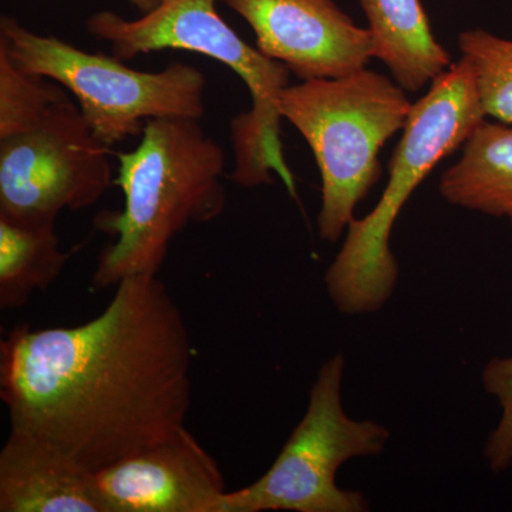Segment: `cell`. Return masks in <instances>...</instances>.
<instances>
[{
	"mask_svg": "<svg viewBox=\"0 0 512 512\" xmlns=\"http://www.w3.org/2000/svg\"><path fill=\"white\" fill-rule=\"evenodd\" d=\"M485 116L476 76L464 57L413 104L390 160L382 198L365 218L350 222L345 242L326 272V289L340 312L375 313L392 298L399 274L390 249L394 222L424 178L463 147Z\"/></svg>",
	"mask_w": 512,
	"mask_h": 512,
	"instance_id": "3",
	"label": "cell"
},
{
	"mask_svg": "<svg viewBox=\"0 0 512 512\" xmlns=\"http://www.w3.org/2000/svg\"><path fill=\"white\" fill-rule=\"evenodd\" d=\"M373 40V57L386 64L406 92L416 93L451 67L431 32L420 0H360Z\"/></svg>",
	"mask_w": 512,
	"mask_h": 512,
	"instance_id": "12",
	"label": "cell"
},
{
	"mask_svg": "<svg viewBox=\"0 0 512 512\" xmlns=\"http://www.w3.org/2000/svg\"><path fill=\"white\" fill-rule=\"evenodd\" d=\"M0 512H106L93 471L30 431L10 429L0 451Z\"/></svg>",
	"mask_w": 512,
	"mask_h": 512,
	"instance_id": "11",
	"label": "cell"
},
{
	"mask_svg": "<svg viewBox=\"0 0 512 512\" xmlns=\"http://www.w3.org/2000/svg\"><path fill=\"white\" fill-rule=\"evenodd\" d=\"M66 97L59 83L25 72L0 49V138L28 130Z\"/></svg>",
	"mask_w": 512,
	"mask_h": 512,
	"instance_id": "16",
	"label": "cell"
},
{
	"mask_svg": "<svg viewBox=\"0 0 512 512\" xmlns=\"http://www.w3.org/2000/svg\"><path fill=\"white\" fill-rule=\"evenodd\" d=\"M110 147L66 97L28 130L0 138V217L56 225L63 211L93 207L113 183Z\"/></svg>",
	"mask_w": 512,
	"mask_h": 512,
	"instance_id": "8",
	"label": "cell"
},
{
	"mask_svg": "<svg viewBox=\"0 0 512 512\" xmlns=\"http://www.w3.org/2000/svg\"><path fill=\"white\" fill-rule=\"evenodd\" d=\"M128 3L133 5L141 15H146V13L156 9L160 5L161 0H128Z\"/></svg>",
	"mask_w": 512,
	"mask_h": 512,
	"instance_id": "18",
	"label": "cell"
},
{
	"mask_svg": "<svg viewBox=\"0 0 512 512\" xmlns=\"http://www.w3.org/2000/svg\"><path fill=\"white\" fill-rule=\"evenodd\" d=\"M183 313L157 275L128 276L96 318L73 328L16 326L0 342L10 424L90 471L183 429L192 402Z\"/></svg>",
	"mask_w": 512,
	"mask_h": 512,
	"instance_id": "1",
	"label": "cell"
},
{
	"mask_svg": "<svg viewBox=\"0 0 512 512\" xmlns=\"http://www.w3.org/2000/svg\"><path fill=\"white\" fill-rule=\"evenodd\" d=\"M70 255L60 249L56 225H26L0 217V308L25 306L62 274Z\"/></svg>",
	"mask_w": 512,
	"mask_h": 512,
	"instance_id": "14",
	"label": "cell"
},
{
	"mask_svg": "<svg viewBox=\"0 0 512 512\" xmlns=\"http://www.w3.org/2000/svg\"><path fill=\"white\" fill-rule=\"evenodd\" d=\"M94 481L106 512H218L227 493L217 461L187 426L94 471Z\"/></svg>",
	"mask_w": 512,
	"mask_h": 512,
	"instance_id": "10",
	"label": "cell"
},
{
	"mask_svg": "<svg viewBox=\"0 0 512 512\" xmlns=\"http://www.w3.org/2000/svg\"><path fill=\"white\" fill-rule=\"evenodd\" d=\"M485 392L501 404L500 423L485 444V458L494 473L512 467V356L490 360L483 370Z\"/></svg>",
	"mask_w": 512,
	"mask_h": 512,
	"instance_id": "17",
	"label": "cell"
},
{
	"mask_svg": "<svg viewBox=\"0 0 512 512\" xmlns=\"http://www.w3.org/2000/svg\"><path fill=\"white\" fill-rule=\"evenodd\" d=\"M458 47L476 76L485 114L512 124V40L468 30L458 37Z\"/></svg>",
	"mask_w": 512,
	"mask_h": 512,
	"instance_id": "15",
	"label": "cell"
},
{
	"mask_svg": "<svg viewBox=\"0 0 512 512\" xmlns=\"http://www.w3.org/2000/svg\"><path fill=\"white\" fill-rule=\"evenodd\" d=\"M444 200L512 222V124H478L440 181Z\"/></svg>",
	"mask_w": 512,
	"mask_h": 512,
	"instance_id": "13",
	"label": "cell"
},
{
	"mask_svg": "<svg viewBox=\"0 0 512 512\" xmlns=\"http://www.w3.org/2000/svg\"><path fill=\"white\" fill-rule=\"evenodd\" d=\"M0 49L25 72L69 90L94 136L107 147L141 136L148 120H200L205 113L207 79L188 64L141 72L117 57L92 55L59 37L37 35L9 15L0 18Z\"/></svg>",
	"mask_w": 512,
	"mask_h": 512,
	"instance_id": "6",
	"label": "cell"
},
{
	"mask_svg": "<svg viewBox=\"0 0 512 512\" xmlns=\"http://www.w3.org/2000/svg\"><path fill=\"white\" fill-rule=\"evenodd\" d=\"M217 0H161L141 18L128 20L110 10L94 13L86 30L109 43L117 59H134L160 50H187L211 57L241 77L251 94V110L231 120L234 171L239 187L272 184L275 173L296 198L295 178L281 141L279 99L289 86L288 67L249 46L218 13Z\"/></svg>",
	"mask_w": 512,
	"mask_h": 512,
	"instance_id": "4",
	"label": "cell"
},
{
	"mask_svg": "<svg viewBox=\"0 0 512 512\" xmlns=\"http://www.w3.org/2000/svg\"><path fill=\"white\" fill-rule=\"evenodd\" d=\"M224 170V151L200 120H148L140 144L119 154L123 210L101 212L94 221L113 242L97 259L93 285L106 289L128 276L157 275L181 231L224 212Z\"/></svg>",
	"mask_w": 512,
	"mask_h": 512,
	"instance_id": "2",
	"label": "cell"
},
{
	"mask_svg": "<svg viewBox=\"0 0 512 512\" xmlns=\"http://www.w3.org/2000/svg\"><path fill=\"white\" fill-rule=\"evenodd\" d=\"M345 359L320 367L308 409L271 468L258 481L225 493L218 512H363L365 495L342 490L336 474L350 458L377 456L389 430L372 420H353L343 410Z\"/></svg>",
	"mask_w": 512,
	"mask_h": 512,
	"instance_id": "7",
	"label": "cell"
},
{
	"mask_svg": "<svg viewBox=\"0 0 512 512\" xmlns=\"http://www.w3.org/2000/svg\"><path fill=\"white\" fill-rule=\"evenodd\" d=\"M406 93L396 80L367 69L289 84L282 92V119L302 134L318 164L323 241L342 237L355 220L356 205L379 181L380 150L403 130L412 110Z\"/></svg>",
	"mask_w": 512,
	"mask_h": 512,
	"instance_id": "5",
	"label": "cell"
},
{
	"mask_svg": "<svg viewBox=\"0 0 512 512\" xmlns=\"http://www.w3.org/2000/svg\"><path fill=\"white\" fill-rule=\"evenodd\" d=\"M251 26L256 49L302 82L338 79L366 69L373 57L369 29L333 0H222Z\"/></svg>",
	"mask_w": 512,
	"mask_h": 512,
	"instance_id": "9",
	"label": "cell"
}]
</instances>
